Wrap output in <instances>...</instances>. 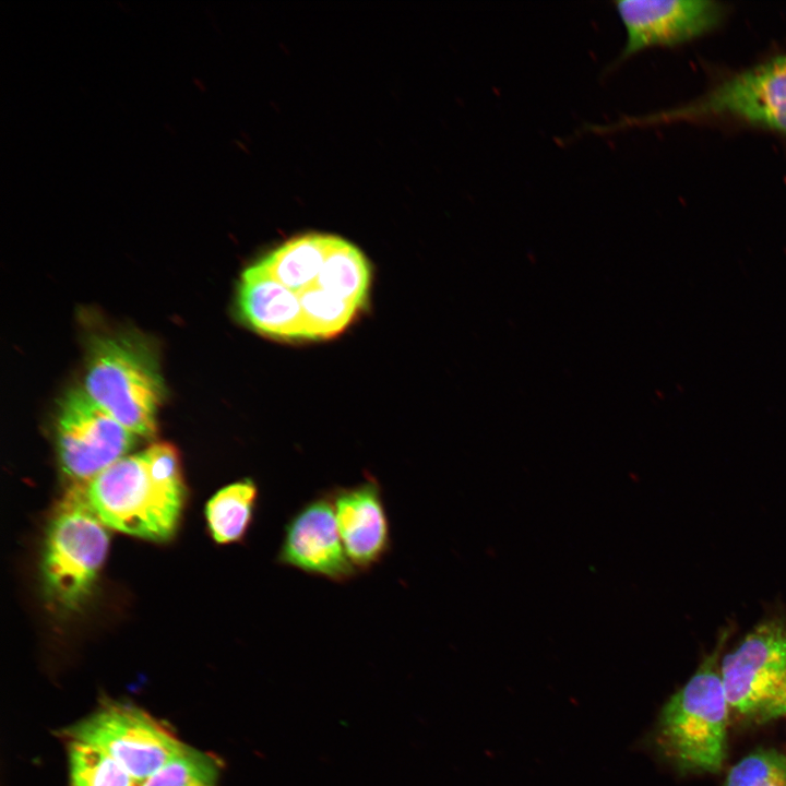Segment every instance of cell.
I'll use <instances>...</instances> for the list:
<instances>
[{
	"mask_svg": "<svg viewBox=\"0 0 786 786\" xmlns=\"http://www.w3.org/2000/svg\"><path fill=\"white\" fill-rule=\"evenodd\" d=\"M719 117L736 118L786 134V56L742 71L686 105L599 127V132Z\"/></svg>",
	"mask_w": 786,
	"mask_h": 786,
	"instance_id": "obj_6",
	"label": "cell"
},
{
	"mask_svg": "<svg viewBox=\"0 0 786 786\" xmlns=\"http://www.w3.org/2000/svg\"><path fill=\"white\" fill-rule=\"evenodd\" d=\"M70 786H138L133 777L100 748L68 741Z\"/></svg>",
	"mask_w": 786,
	"mask_h": 786,
	"instance_id": "obj_17",
	"label": "cell"
},
{
	"mask_svg": "<svg viewBox=\"0 0 786 786\" xmlns=\"http://www.w3.org/2000/svg\"><path fill=\"white\" fill-rule=\"evenodd\" d=\"M345 551L358 572L379 564L392 547L382 487L376 477L329 489Z\"/></svg>",
	"mask_w": 786,
	"mask_h": 786,
	"instance_id": "obj_11",
	"label": "cell"
},
{
	"mask_svg": "<svg viewBox=\"0 0 786 786\" xmlns=\"http://www.w3.org/2000/svg\"><path fill=\"white\" fill-rule=\"evenodd\" d=\"M370 281L371 272L364 253L334 236L314 285L360 309L367 303Z\"/></svg>",
	"mask_w": 786,
	"mask_h": 786,
	"instance_id": "obj_15",
	"label": "cell"
},
{
	"mask_svg": "<svg viewBox=\"0 0 786 786\" xmlns=\"http://www.w3.org/2000/svg\"><path fill=\"white\" fill-rule=\"evenodd\" d=\"M64 735L69 740L92 743L107 752L138 784L184 746L146 712L119 702L104 703Z\"/></svg>",
	"mask_w": 786,
	"mask_h": 786,
	"instance_id": "obj_7",
	"label": "cell"
},
{
	"mask_svg": "<svg viewBox=\"0 0 786 786\" xmlns=\"http://www.w3.org/2000/svg\"><path fill=\"white\" fill-rule=\"evenodd\" d=\"M724 786H786V755L758 749L731 766Z\"/></svg>",
	"mask_w": 786,
	"mask_h": 786,
	"instance_id": "obj_19",
	"label": "cell"
},
{
	"mask_svg": "<svg viewBox=\"0 0 786 786\" xmlns=\"http://www.w3.org/2000/svg\"><path fill=\"white\" fill-rule=\"evenodd\" d=\"M333 238L317 233L297 236L266 254L261 262L277 281L299 295L315 284Z\"/></svg>",
	"mask_w": 786,
	"mask_h": 786,
	"instance_id": "obj_13",
	"label": "cell"
},
{
	"mask_svg": "<svg viewBox=\"0 0 786 786\" xmlns=\"http://www.w3.org/2000/svg\"><path fill=\"white\" fill-rule=\"evenodd\" d=\"M102 523L155 541L170 538L184 500L176 449L166 442L122 457L82 485Z\"/></svg>",
	"mask_w": 786,
	"mask_h": 786,
	"instance_id": "obj_1",
	"label": "cell"
},
{
	"mask_svg": "<svg viewBox=\"0 0 786 786\" xmlns=\"http://www.w3.org/2000/svg\"><path fill=\"white\" fill-rule=\"evenodd\" d=\"M614 5L626 31L615 67L644 49L700 37L724 16V7L711 0H618Z\"/></svg>",
	"mask_w": 786,
	"mask_h": 786,
	"instance_id": "obj_10",
	"label": "cell"
},
{
	"mask_svg": "<svg viewBox=\"0 0 786 786\" xmlns=\"http://www.w3.org/2000/svg\"><path fill=\"white\" fill-rule=\"evenodd\" d=\"M730 712L743 725L786 715V612L758 622L720 660Z\"/></svg>",
	"mask_w": 786,
	"mask_h": 786,
	"instance_id": "obj_4",
	"label": "cell"
},
{
	"mask_svg": "<svg viewBox=\"0 0 786 786\" xmlns=\"http://www.w3.org/2000/svg\"><path fill=\"white\" fill-rule=\"evenodd\" d=\"M133 432L73 389L61 401L57 418V449L63 473L84 485L127 456L136 442Z\"/></svg>",
	"mask_w": 786,
	"mask_h": 786,
	"instance_id": "obj_8",
	"label": "cell"
},
{
	"mask_svg": "<svg viewBox=\"0 0 786 786\" xmlns=\"http://www.w3.org/2000/svg\"><path fill=\"white\" fill-rule=\"evenodd\" d=\"M305 340H326L343 332L359 308L313 285L299 294Z\"/></svg>",
	"mask_w": 786,
	"mask_h": 786,
	"instance_id": "obj_16",
	"label": "cell"
},
{
	"mask_svg": "<svg viewBox=\"0 0 786 786\" xmlns=\"http://www.w3.org/2000/svg\"><path fill=\"white\" fill-rule=\"evenodd\" d=\"M734 627L717 641L686 684L663 706L655 740L658 749L684 773H717L727 754L729 704L720 660Z\"/></svg>",
	"mask_w": 786,
	"mask_h": 786,
	"instance_id": "obj_2",
	"label": "cell"
},
{
	"mask_svg": "<svg viewBox=\"0 0 786 786\" xmlns=\"http://www.w3.org/2000/svg\"><path fill=\"white\" fill-rule=\"evenodd\" d=\"M109 545L106 526L90 507L82 485H73L47 533L43 573L50 602L78 609L90 595Z\"/></svg>",
	"mask_w": 786,
	"mask_h": 786,
	"instance_id": "obj_5",
	"label": "cell"
},
{
	"mask_svg": "<svg viewBox=\"0 0 786 786\" xmlns=\"http://www.w3.org/2000/svg\"><path fill=\"white\" fill-rule=\"evenodd\" d=\"M238 307L257 332L278 340H305L299 295L277 281L261 260L241 274Z\"/></svg>",
	"mask_w": 786,
	"mask_h": 786,
	"instance_id": "obj_12",
	"label": "cell"
},
{
	"mask_svg": "<svg viewBox=\"0 0 786 786\" xmlns=\"http://www.w3.org/2000/svg\"><path fill=\"white\" fill-rule=\"evenodd\" d=\"M84 391L135 436L155 437L164 384L154 358L140 343L122 336L96 337Z\"/></svg>",
	"mask_w": 786,
	"mask_h": 786,
	"instance_id": "obj_3",
	"label": "cell"
},
{
	"mask_svg": "<svg viewBox=\"0 0 786 786\" xmlns=\"http://www.w3.org/2000/svg\"><path fill=\"white\" fill-rule=\"evenodd\" d=\"M259 497V486L250 477L233 481L212 496L205 514L211 535L217 544L243 540L253 523Z\"/></svg>",
	"mask_w": 786,
	"mask_h": 786,
	"instance_id": "obj_14",
	"label": "cell"
},
{
	"mask_svg": "<svg viewBox=\"0 0 786 786\" xmlns=\"http://www.w3.org/2000/svg\"><path fill=\"white\" fill-rule=\"evenodd\" d=\"M218 763L206 752L184 745L138 786H217Z\"/></svg>",
	"mask_w": 786,
	"mask_h": 786,
	"instance_id": "obj_18",
	"label": "cell"
},
{
	"mask_svg": "<svg viewBox=\"0 0 786 786\" xmlns=\"http://www.w3.org/2000/svg\"><path fill=\"white\" fill-rule=\"evenodd\" d=\"M275 562L335 583L358 574L341 539L329 490L306 501L288 519Z\"/></svg>",
	"mask_w": 786,
	"mask_h": 786,
	"instance_id": "obj_9",
	"label": "cell"
}]
</instances>
